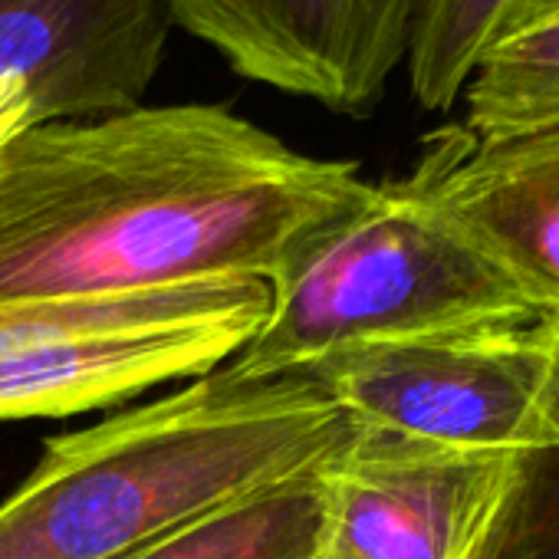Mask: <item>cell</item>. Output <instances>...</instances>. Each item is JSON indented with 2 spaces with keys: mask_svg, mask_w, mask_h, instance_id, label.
Instances as JSON below:
<instances>
[{
  "mask_svg": "<svg viewBox=\"0 0 559 559\" xmlns=\"http://www.w3.org/2000/svg\"><path fill=\"white\" fill-rule=\"evenodd\" d=\"M513 454L457 451L366 428L323 464L320 559H477Z\"/></svg>",
  "mask_w": 559,
  "mask_h": 559,
  "instance_id": "8992f818",
  "label": "cell"
},
{
  "mask_svg": "<svg viewBox=\"0 0 559 559\" xmlns=\"http://www.w3.org/2000/svg\"><path fill=\"white\" fill-rule=\"evenodd\" d=\"M359 421L304 369L221 366L50 438L0 503V559H126L247 493L330 461Z\"/></svg>",
  "mask_w": 559,
  "mask_h": 559,
  "instance_id": "7a4b0ae2",
  "label": "cell"
},
{
  "mask_svg": "<svg viewBox=\"0 0 559 559\" xmlns=\"http://www.w3.org/2000/svg\"><path fill=\"white\" fill-rule=\"evenodd\" d=\"M266 290L257 336L227 362L240 372L273 376L369 343L539 320L402 178L372 185L307 237Z\"/></svg>",
  "mask_w": 559,
  "mask_h": 559,
  "instance_id": "3957f363",
  "label": "cell"
},
{
  "mask_svg": "<svg viewBox=\"0 0 559 559\" xmlns=\"http://www.w3.org/2000/svg\"><path fill=\"white\" fill-rule=\"evenodd\" d=\"M175 21L168 0H0V83H24L37 126L142 106Z\"/></svg>",
  "mask_w": 559,
  "mask_h": 559,
  "instance_id": "9c48e42d",
  "label": "cell"
},
{
  "mask_svg": "<svg viewBox=\"0 0 559 559\" xmlns=\"http://www.w3.org/2000/svg\"><path fill=\"white\" fill-rule=\"evenodd\" d=\"M402 181L539 317H559V129L480 142L444 126Z\"/></svg>",
  "mask_w": 559,
  "mask_h": 559,
  "instance_id": "ba28073f",
  "label": "cell"
},
{
  "mask_svg": "<svg viewBox=\"0 0 559 559\" xmlns=\"http://www.w3.org/2000/svg\"><path fill=\"white\" fill-rule=\"evenodd\" d=\"M421 0H168L243 80L369 116L405 63Z\"/></svg>",
  "mask_w": 559,
  "mask_h": 559,
  "instance_id": "52a82bcc",
  "label": "cell"
},
{
  "mask_svg": "<svg viewBox=\"0 0 559 559\" xmlns=\"http://www.w3.org/2000/svg\"><path fill=\"white\" fill-rule=\"evenodd\" d=\"M323 464L217 507L126 559H320Z\"/></svg>",
  "mask_w": 559,
  "mask_h": 559,
  "instance_id": "30bf717a",
  "label": "cell"
},
{
  "mask_svg": "<svg viewBox=\"0 0 559 559\" xmlns=\"http://www.w3.org/2000/svg\"><path fill=\"white\" fill-rule=\"evenodd\" d=\"M461 99V126L480 142L559 129V0H533L484 50Z\"/></svg>",
  "mask_w": 559,
  "mask_h": 559,
  "instance_id": "8fae6325",
  "label": "cell"
},
{
  "mask_svg": "<svg viewBox=\"0 0 559 559\" xmlns=\"http://www.w3.org/2000/svg\"><path fill=\"white\" fill-rule=\"evenodd\" d=\"M552 359V333L539 317L369 343L323 356L304 372L366 428L457 451L520 454L556 441Z\"/></svg>",
  "mask_w": 559,
  "mask_h": 559,
  "instance_id": "5b68a950",
  "label": "cell"
},
{
  "mask_svg": "<svg viewBox=\"0 0 559 559\" xmlns=\"http://www.w3.org/2000/svg\"><path fill=\"white\" fill-rule=\"evenodd\" d=\"M37 126L34 99L24 83H0V152L4 145L21 135L24 129Z\"/></svg>",
  "mask_w": 559,
  "mask_h": 559,
  "instance_id": "5bb4252c",
  "label": "cell"
},
{
  "mask_svg": "<svg viewBox=\"0 0 559 559\" xmlns=\"http://www.w3.org/2000/svg\"><path fill=\"white\" fill-rule=\"evenodd\" d=\"M533 0H425L405 53L408 86L421 109L448 112L484 50Z\"/></svg>",
  "mask_w": 559,
  "mask_h": 559,
  "instance_id": "7c38bea8",
  "label": "cell"
},
{
  "mask_svg": "<svg viewBox=\"0 0 559 559\" xmlns=\"http://www.w3.org/2000/svg\"><path fill=\"white\" fill-rule=\"evenodd\" d=\"M369 191L224 106L40 122L0 152V304L266 284Z\"/></svg>",
  "mask_w": 559,
  "mask_h": 559,
  "instance_id": "6da1fadb",
  "label": "cell"
},
{
  "mask_svg": "<svg viewBox=\"0 0 559 559\" xmlns=\"http://www.w3.org/2000/svg\"><path fill=\"white\" fill-rule=\"evenodd\" d=\"M546 323L556 353L549 389L556 441L513 454L500 510L477 559H559V317H546Z\"/></svg>",
  "mask_w": 559,
  "mask_h": 559,
  "instance_id": "4fadbf2b",
  "label": "cell"
},
{
  "mask_svg": "<svg viewBox=\"0 0 559 559\" xmlns=\"http://www.w3.org/2000/svg\"><path fill=\"white\" fill-rule=\"evenodd\" d=\"M421 4H425V0H421ZM421 4H418V11H421Z\"/></svg>",
  "mask_w": 559,
  "mask_h": 559,
  "instance_id": "9a60e30c",
  "label": "cell"
},
{
  "mask_svg": "<svg viewBox=\"0 0 559 559\" xmlns=\"http://www.w3.org/2000/svg\"><path fill=\"white\" fill-rule=\"evenodd\" d=\"M270 307L263 280L0 304V421L122 405L230 362Z\"/></svg>",
  "mask_w": 559,
  "mask_h": 559,
  "instance_id": "277c9868",
  "label": "cell"
}]
</instances>
